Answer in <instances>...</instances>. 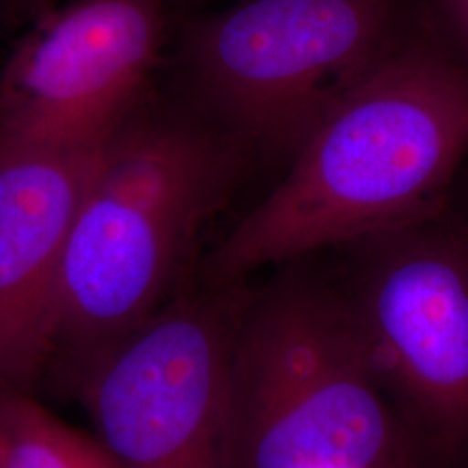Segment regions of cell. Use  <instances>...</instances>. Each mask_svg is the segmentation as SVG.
Masks as SVG:
<instances>
[{
  "label": "cell",
  "instance_id": "277c9868",
  "mask_svg": "<svg viewBox=\"0 0 468 468\" xmlns=\"http://www.w3.org/2000/svg\"><path fill=\"white\" fill-rule=\"evenodd\" d=\"M406 0H243L191 17L176 98L251 160H290L401 35Z\"/></svg>",
  "mask_w": 468,
  "mask_h": 468
},
{
  "label": "cell",
  "instance_id": "7c38bea8",
  "mask_svg": "<svg viewBox=\"0 0 468 468\" xmlns=\"http://www.w3.org/2000/svg\"><path fill=\"white\" fill-rule=\"evenodd\" d=\"M176 2H197V0H172V4H176Z\"/></svg>",
  "mask_w": 468,
  "mask_h": 468
},
{
  "label": "cell",
  "instance_id": "8fae6325",
  "mask_svg": "<svg viewBox=\"0 0 468 468\" xmlns=\"http://www.w3.org/2000/svg\"><path fill=\"white\" fill-rule=\"evenodd\" d=\"M0 5L11 21L30 25L35 17L56 5V0H0Z\"/></svg>",
  "mask_w": 468,
  "mask_h": 468
},
{
  "label": "cell",
  "instance_id": "30bf717a",
  "mask_svg": "<svg viewBox=\"0 0 468 468\" xmlns=\"http://www.w3.org/2000/svg\"><path fill=\"white\" fill-rule=\"evenodd\" d=\"M431 35L468 65V0H427Z\"/></svg>",
  "mask_w": 468,
  "mask_h": 468
},
{
  "label": "cell",
  "instance_id": "6da1fadb",
  "mask_svg": "<svg viewBox=\"0 0 468 468\" xmlns=\"http://www.w3.org/2000/svg\"><path fill=\"white\" fill-rule=\"evenodd\" d=\"M467 158L468 65L425 28L406 27L218 243L207 274L243 282L431 218Z\"/></svg>",
  "mask_w": 468,
  "mask_h": 468
},
{
  "label": "cell",
  "instance_id": "8992f818",
  "mask_svg": "<svg viewBox=\"0 0 468 468\" xmlns=\"http://www.w3.org/2000/svg\"><path fill=\"white\" fill-rule=\"evenodd\" d=\"M172 0L52 5L0 68V148L98 150L151 92Z\"/></svg>",
  "mask_w": 468,
  "mask_h": 468
},
{
  "label": "cell",
  "instance_id": "3957f363",
  "mask_svg": "<svg viewBox=\"0 0 468 468\" xmlns=\"http://www.w3.org/2000/svg\"><path fill=\"white\" fill-rule=\"evenodd\" d=\"M346 286L303 272L250 293L226 380V468H382L394 427Z\"/></svg>",
  "mask_w": 468,
  "mask_h": 468
},
{
  "label": "cell",
  "instance_id": "7a4b0ae2",
  "mask_svg": "<svg viewBox=\"0 0 468 468\" xmlns=\"http://www.w3.org/2000/svg\"><path fill=\"white\" fill-rule=\"evenodd\" d=\"M251 164L176 96L141 101L101 144L68 234L56 351L79 363L179 293Z\"/></svg>",
  "mask_w": 468,
  "mask_h": 468
},
{
  "label": "cell",
  "instance_id": "52a82bcc",
  "mask_svg": "<svg viewBox=\"0 0 468 468\" xmlns=\"http://www.w3.org/2000/svg\"><path fill=\"white\" fill-rule=\"evenodd\" d=\"M351 250L347 288L384 380L435 434L468 439V224L446 207Z\"/></svg>",
  "mask_w": 468,
  "mask_h": 468
},
{
  "label": "cell",
  "instance_id": "5b68a950",
  "mask_svg": "<svg viewBox=\"0 0 468 468\" xmlns=\"http://www.w3.org/2000/svg\"><path fill=\"white\" fill-rule=\"evenodd\" d=\"M249 297L207 274L79 361L87 415L118 467L226 468L228 365Z\"/></svg>",
  "mask_w": 468,
  "mask_h": 468
},
{
  "label": "cell",
  "instance_id": "ba28073f",
  "mask_svg": "<svg viewBox=\"0 0 468 468\" xmlns=\"http://www.w3.org/2000/svg\"><path fill=\"white\" fill-rule=\"evenodd\" d=\"M98 150L0 148V394L28 392L56 352L68 234Z\"/></svg>",
  "mask_w": 468,
  "mask_h": 468
},
{
  "label": "cell",
  "instance_id": "9c48e42d",
  "mask_svg": "<svg viewBox=\"0 0 468 468\" xmlns=\"http://www.w3.org/2000/svg\"><path fill=\"white\" fill-rule=\"evenodd\" d=\"M0 468H120L96 434L54 415L28 392L0 394Z\"/></svg>",
  "mask_w": 468,
  "mask_h": 468
}]
</instances>
